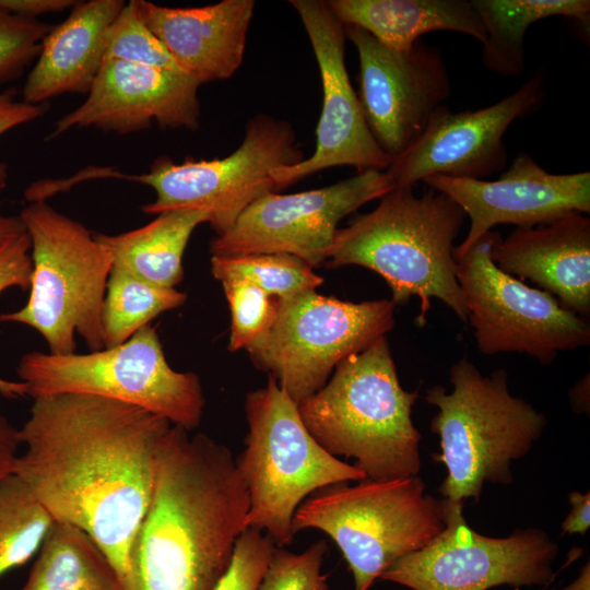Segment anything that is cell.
<instances>
[{
  "label": "cell",
  "mask_w": 590,
  "mask_h": 590,
  "mask_svg": "<svg viewBox=\"0 0 590 590\" xmlns=\"http://www.w3.org/2000/svg\"><path fill=\"white\" fill-rule=\"evenodd\" d=\"M173 428L137 405L70 393L33 399L20 429L25 450L14 473L55 520L96 542L125 588L130 547Z\"/></svg>",
  "instance_id": "1"
},
{
  "label": "cell",
  "mask_w": 590,
  "mask_h": 590,
  "mask_svg": "<svg viewBox=\"0 0 590 590\" xmlns=\"http://www.w3.org/2000/svg\"><path fill=\"white\" fill-rule=\"evenodd\" d=\"M248 510L231 450L174 425L130 547L127 590H214L247 529Z\"/></svg>",
  "instance_id": "2"
},
{
  "label": "cell",
  "mask_w": 590,
  "mask_h": 590,
  "mask_svg": "<svg viewBox=\"0 0 590 590\" xmlns=\"http://www.w3.org/2000/svg\"><path fill=\"white\" fill-rule=\"evenodd\" d=\"M465 214L448 196L429 188L394 187L371 212L337 231L328 268L359 266L378 273L391 290V302H420L417 327L426 323L432 299L438 298L462 321L468 309L453 257Z\"/></svg>",
  "instance_id": "3"
},
{
  "label": "cell",
  "mask_w": 590,
  "mask_h": 590,
  "mask_svg": "<svg viewBox=\"0 0 590 590\" xmlns=\"http://www.w3.org/2000/svg\"><path fill=\"white\" fill-rule=\"evenodd\" d=\"M418 391L400 385L389 343L377 339L340 362L332 377L298 404L300 418L330 455L355 459L369 480L416 476L421 434L412 421Z\"/></svg>",
  "instance_id": "4"
},
{
  "label": "cell",
  "mask_w": 590,
  "mask_h": 590,
  "mask_svg": "<svg viewBox=\"0 0 590 590\" xmlns=\"http://www.w3.org/2000/svg\"><path fill=\"white\" fill-rule=\"evenodd\" d=\"M450 392L434 386L425 394L438 409L432 430L440 438L441 453L435 459L447 469L439 493L455 502L477 500L485 482H512L511 462L542 436L546 417L510 393L503 368L484 376L462 357L450 368Z\"/></svg>",
  "instance_id": "5"
},
{
  "label": "cell",
  "mask_w": 590,
  "mask_h": 590,
  "mask_svg": "<svg viewBox=\"0 0 590 590\" xmlns=\"http://www.w3.org/2000/svg\"><path fill=\"white\" fill-rule=\"evenodd\" d=\"M19 216L31 240L30 296L21 309L1 314L0 322L35 329L50 354L75 353V334L91 352L103 350L102 310L113 269L107 248L46 201L30 202Z\"/></svg>",
  "instance_id": "6"
},
{
  "label": "cell",
  "mask_w": 590,
  "mask_h": 590,
  "mask_svg": "<svg viewBox=\"0 0 590 590\" xmlns=\"http://www.w3.org/2000/svg\"><path fill=\"white\" fill-rule=\"evenodd\" d=\"M246 447L235 460L246 486V527L266 531L279 546L294 539L293 516L305 498L366 475L324 450L304 425L298 405L269 376L245 400Z\"/></svg>",
  "instance_id": "7"
},
{
  "label": "cell",
  "mask_w": 590,
  "mask_h": 590,
  "mask_svg": "<svg viewBox=\"0 0 590 590\" xmlns=\"http://www.w3.org/2000/svg\"><path fill=\"white\" fill-rule=\"evenodd\" d=\"M444 526L441 499L426 494L417 475L323 487L298 506L292 520L294 535L312 528L334 541L355 590H369L394 562L426 546Z\"/></svg>",
  "instance_id": "8"
},
{
  "label": "cell",
  "mask_w": 590,
  "mask_h": 590,
  "mask_svg": "<svg viewBox=\"0 0 590 590\" xmlns=\"http://www.w3.org/2000/svg\"><path fill=\"white\" fill-rule=\"evenodd\" d=\"M16 371L33 399L104 397L148 410L188 432L200 424L205 404L198 375L169 366L150 324L119 345L87 354L26 353Z\"/></svg>",
  "instance_id": "9"
},
{
  "label": "cell",
  "mask_w": 590,
  "mask_h": 590,
  "mask_svg": "<svg viewBox=\"0 0 590 590\" xmlns=\"http://www.w3.org/2000/svg\"><path fill=\"white\" fill-rule=\"evenodd\" d=\"M394 307L390 299L353 303L300 292L279 299L273 324L247 351L298 405L340 362L392 330Z\"/></svg>",
  "instance_id": "10"
},
{
  "label": "cell",
  "mask_w": 590,
  "mask_h": 590,
  "mask_svg": "<svg viewBox=\"0 0 590 590\" xmlns=\"http://www.w3.org/2000/svg\"><path fill=\"white\" fill-rule=\"evenodd\" d=\"M303 160L291 123L260 114L249 120L241 144L224 158L174 163L161 157L146 174L131 176L107 170L106 177L125 178L154 189L156 198L143 205L145 213L208 211L209 224L221 235L252 202L279 191L272 176L275 169Z\"/></svg>",
  "instance_id": "11"
},
{
  "label": "cell",
  "mask_w": 590,
  "mask_h": 590,
  "mask_svg": "<svg viewBox=\"0 0 590 590\" xmlns=\"http://www.w3.org/2000/svg\"><path fill=\"white\" fill-rule=\"evenodd\" d=\"M500 237L489 231L455 257L468 320L484 355L522 353L541 364L559 352L590 344V324L547 292L528 286L496 267L492 249Z\"/></svg>",
  "instance_id": "12"
},
{
  "label": "cell",
  "mask_w": 590,
  "mask_h": 590,
  "mask_svg": "<svg viewBox=\"0 0 590 590\" xmlns=\"http://www.w3.org/2000/svg\"><path fill=\"white\" fill-rule=\"evenodd\" d=\"M442 531L405 555L379 579L412 590H487L499 586L547 587L554 579L557 544L541 529L505 538L477 533L463 516V502L441 499Z\"/></svg>",
  "instance_id": "13"
},
{
  "label": "cell",
  "mask_w": 590,
  "mask_h": 590,
  "mask_svg": "<svg viewBox=\"0 0 590 590\" xmlns=\"http://www.w3.org/2000/svg\"><path fill=\"white\" fill-rule=\"evenodd\" d=\"M393 188L385 170L366 169L323 188L269 192L212 239V257L286 253L314 269L327 260L340 221Z\"/></svg>",
  "instance_id": "14"
},
{
  "label": "cell",
  "mask_w": 590,
  "mask_h": 590,
  "mask_svg": "<svg viewBox=\"0 0 590 590\" xmlns=\"http://www.w3.org/2000/svg\"><path fill=\"white\" fill-rule=\"evenodd\" d=\"M344 30L358 56L357 96L365 120L382 151L396 158L421 137L450 96L447 64L438 47L421 39L410 50L398 51L357 26Z\"/></svg>",
  "instance_id": "15"
},
{
  "label": "cell",
  "mask_w": 590,
  "mask_h": 590,
  "mask_svg": "<svg viewBox=\"0 0 590 590\" xmlns=\"http://www.w3.org/2000/svg\"><path fill=\"white\" fill-rule=\"evenodd\" d=\"M544 76L538 71L487 107L457 113L438 107L421 137L385 170L394 187H413L435 175L484 179L503 170L508 156L503 137L514 121L541 108L546 95Z\"/></svg>",
  "instance_id": "16"
},
{
  "label": "cell",
  "mask_w": 590,
  "mask_h": 590,
  "mask_svg": "<svg viewBox=\"0 0 590 590\" xmlns=\"http://www.w3.org/2000/svg\"><path fill=\"white\" fill-rule=\"evenodd\" d=\"M308 35L318 63L322 108L316 128L314 153L272 174L278 189L335 166L386 170L391 163L373 137L345 66V30L320 0H292Z\"/></svg>",
  "instance_id": "17"
},
{
  "label": "cell",
  "mask_w": 590,
  "mask_h": 590,
  "mask_svg": "<svg viewBox=\"0 0 590 590\" xmlns=\"http://www.w3.org/2000/svg\"><path fill=\"white\" fill-rule=\"evenodd\" d=\"M423 181L453 200L470 220L453 257L464 253L496 225L534 227L570 213H590L589 172L551 174L526 152L496 180L435 175Z\"/></svg>",
  "instance_id": "18"
},
{
  "label": "cell",
  "mask_w": 590,
  "mask_h": 590,
  "mask_svg": "<svg viewBox=\"0 0 590 590\" xmlns=\"http://www.w3.org/2000/svg\"><path fill=\"white\" fill-rule=\"evenodd\" d=\"M200 85L182 72L104 60L85 101L56 122L51 137L78 128L126 134L153 122L163 129L194 130L200 119Z\"/></svg>",
  "instance_id": "19"
},
{
  "label": "cell",
  "mask_w": 590,
  "mask_h": 590,
  "mask_svg": "<svg viewBox=\"0 0 590 590\" xmlns=\"http://www.w3.org/2000/svg\"><path fill=\"white\" fill-rule=\"evenodd\" d=\"M492 259L503 272L530 280L559 304L588 319L590 315V219L570 213L534 227H517L502 236Z\"/></svg>",
  "instance_id": "20"
},
{
  "label": "cell",
  "mask_w": 590,
  "mask_h": 590,
  "mask_svg": "<svg viewBox=\"0 0 590 590\" xmlns=\"http://www.w3.org/2000/svg\"><path fill=\"white\" fill-rule=\"evenodd\" d=\"M137 1L144 22L180 70L200 84L226 80L241 66L253 0L188 8Z\"/></svg>",
  "instance_id": "21"
},
{
  "label": "cell",
  "mask_w": 590,
  "mask_h": 590,
  "mask_svg": "<svg viewBox=\"0 0 590 590\" xmlns=\"http://www.w3.org/2000/svg\"><path fill=\"white\" fill-rule=\"evenodd\" d=\"M125 3L76 1L66 20L44 38L22 99L40 105L62 94H87L104 61L107 31Z\"/></svg>",
  "instance_id": "22"
},
{
  "label": "cell",
  "mask_w": 590,
  "mask_h": 590,
  "mask_svg": "<svg viewBox=\"0 0 590 590\" xmlns=\"http://www.w3.org/2000/svg\"><path fill=\"white\" fill-rule=\"evenodd\" d=\"M343 25L357 26L388 48L408 51L424 34L450 31L486 39L471 0H329Z\"/></svg>",
  "instance_id": "23"
},
{
  "label": "cell",
  "mask_w": 590,
  "mask_h": 590,
  "mask_svg": "<svg viewBox=\"0 0 590 590\" xmlns=\"http://www.w3.org/2000/svg\"><path fill=\"white\" fill-rule=\"evenodd\" d=\"M201 209L157 214L146 225L118 235L95 234L107 248L113 268L155 286L175 288L182 280V256L193 231L209 223Z\"/></svg>",
  "instance_id": "24"
},
{
  "label": "cell",
  "mask_w": 590,
  "mask_h": 590,
  "mask_svg": "<svg viewBox=\"0 0 590 590\" xmlns=\"http://www.w3.org/2000/svg\"><path fill=\"white\" fill-rule=\"evenodd\" d=\"M21 590H126L116 568L81 528L54 520Z\"/></svg>",
  "instance_id": "25"
},
{
  "label": "cell",
  "mask_w": 590,
  "mask_h": 590,
  "mask_svg": "<svg viewBox=\"0 0 590 590\" xmlns=\"http://www.w3.org/2000/svg\"><path fill=\"white\" fill-rule=\"evenodd\" d=\"M486 33L481 60L503 76H519L526 68L524 36L539 20L566 16L586 24L589 0H471Z\"/></svg>",
  "instance_id": "26"
},
{
  "label": "cell",
  "mask_w": 590,
  "mask_h": 590,
  "mask_svg": "<svg viewBox=\"0 0 590 590\" xmlns=\"http://www.w3.org/2000/svg\"><path fill=\"white\" fill-rule=\"evenodd\" d=\"M186 299L184 292L155 286L113 268L102 310L104 346L126 342L155 317L181 306Z\"/></svg>",
  "instance_id": "27"
},
{
  "label": "cell",
  "mask_w": 590,
  "mask_h": 590,
  "mask_svg": "<svg viewBox=\"0 0 590 590\" xmlns=\"http://www.w3.org/2000/svg\"><path fill=\"white\" fill-rule=\"evenodd\" d=\"M54 520L20 476L0 480V577L39 550Z\"/></svg>",
  "instance_id": "28"
},
{
  "label": "cell",
  "mask_w": 590,
  "mask_h": 590,
  "mask_svg": "<svg viewBox=\"0 0 590 590\" xmlns=\"http://www.w3.org/2000/svg\"><path fill=\"white\" fill-rule=\"evenodd\" d=\"M211 271L219 281L245 279L279 299L316 290L323 282L305 261L286 253L212 257Z\"/></svg>",
  "instance_id": "29"
},
{
  "label": "cell",
  "mask_w": 590,
  "mask_h": 590,
  "mask_svg": "<svg viewBox=\"0 0 590 590\" xmlns=\"http://www.w3.org/2000/svg\"><path fill=\"white\" fill-rule=\"evenodd\" d=\"M104 60H119L182 72L144 22L137 0L125 3L109 26L105 37Z\"/></svg>",
  "instance_id": "30"
},
{
  "label": "cell",
  "mask_w": 590,
  "mask_h": 590,
  "mask_svg": "<svg viewBox=\"0 0 590 590\" xmlns=\"http://www.w3.org/2000/svg\"><path fill=\"white\" fill-rule=\"evenodd\" d=\"M220 282L232 316L228 349L231 351L248 350L273 324L279 298L270 296L245 279L226 278Z\"/></svg>",
  "instance_id": "31"
},
{
  "label": "cell",
  "mask_w": 590,
  "mask_h": 590,
  "mask_svg": "<svg viewBox=\"0 0 590 590\" xmlns=\"http://www.w3.org/2000/svg\"><path fill=\"white\" fill-rule=\"evenodd\" d=\"M327 550L323 540L298 554L275 547L258 590H331L321 573Z\"/></svg>",
  "instance_id": "32"
},
{
  "label": "cell",
  "mask_w": 590,
  "mask_h": 590,
  "mask_svg": "<svg viewBox=\"0 0 590 590\" xmlns=\"http://www.w3.org/2000/svg\"><path fill=\"white\" fill-rule=\"evenodd\" d=\"M52 25L0 9V85L21 78L36 60Z\"/></svg>",
  "instance_id": "33"
},
{
  "label": "cell",
  "mask_w": 590,
  "mask_h": 590,
  "mask_svg": "<svg viewBox=\"0 0 590 590\" xmlns=\"http://www.w3.org/2000/svg\"><path fill=\"white\" fill-rule=\"evenodd\" d=\"M253 528L237 539L228 570L214 590H258L275 548L274 542Z\"/></svg>",
  "instance_id": "34"
},
{
  "label": "cell",
  "mask_w": 590,
  "mask_h": 590,
  "mask_svg": "<svg viewBox=\"0 0 590 590\" xmlns=\"http://www.w3.org/2000/svg\"><path fill=\"white\" fill-rule=\"evenodd\" d=\"M32 270L31 240L25 231L0 241V294L10 287L28 290ZM0 394L7 399L24 398L27 386L21 380L0 378Z\"/></svg>",
  "instance_id": "35"
},
{
  "label": "cell",
  "mask_w": 590,
  "mask_h": 590,
  "mask_svg": "<svg viewBox=\"0 0 590 590\" xmlns=\"http://www.w3.org/2000/svg\"><path fill=\"white\" fill-rule=\"evenodd\" d=\"M47 108V104L34 105L17 99L16 90L13 87L0 92V137L11 129L40 118ZM7 179V165L0 162V191L5 188Z\"/></svg>",
  "instance_id": "36"
},
{
  "label": "cell",
  "mask_w": 590,
  "mask_h": 590,
  "mask_svg": "<svg viewBox=\"0 0 590 590\" xmlns=\"http://www.w3.org/2000/svg\"><path fill=\"white\" fill-rule=\"evenodd\" d=\"M73 0H0V9L20 17L38 20L45 14L71 9Z\"/></svg>",
  "instance_id": "37"
},
{
  "label": "cell",
  "mask_w": 590,
  "mask_h": 590,
  "mask_svg": "<svg viewBox=\"0 0 590 590\" xmlns=\"http://www.w3.org/2000/svg\"><path fill=\"white\" fill-rule=\"evenodd\" d=\"M20 445V429L0 414V480L14 473Z\"/></svg>",
  "instance_id": "38"
},
{
  "label": "cell",
  "mask_w": 590,
  "mask_h": 590,
  "mask_svg": "<svg viewBox=\"0 0 590 590\" xmlns=\"http://www.w3.org/2000/svg\"><path fill=\"white\" fill-rule=\"evenodd\" d=\"M568 500L571 509L562 523L563 533L585 534L590 527V494L571 492Z\"/></svg>",
  "instance_id": "39"
},
{
  "label": "cell",
  "mask_w": 590,
  "mask_h": 590,
  "mask_svg": "<svg viewBox=\"0 0 590 590\" xmlns=\"http://www.w3.org/2000/svg\"><path fill=\"white\" fill-rule=\"evenodd\" d=\"M570 403L575 412L585 413L589 410V374L570 389Z\"/></svg>",
  "instance_id": "40"
},
{
  "label": "cell",
  "mask_w": 590,
  "mask_h": 590,
  "mask_svg": "<svg viewBox=\"0 0 590 590\" xmlns=\"http://www.w3.org/2000/svg\"><path fill=\"white\" fill-rule=\"evenodd\" d=\"M24 231V225L19 215H4L0 211V241Z\"/></svg>",
  "instance_id": "41"
},
{
  "label": "cell",
  "mask_w": 590,
  "mask_h": 590,
  "mask_svg": "<svg viewBox=\"0 0 590 590\" xmlns=\"http://www.w3.org/2000/svg\"><path fill=\"white\" fill-rule=\"evenodd\" d=\"M559 590H590V566L589 562L581 568L578 577Z\"/></svg>",
  "instance_id": "42"
},
{
  "label": "cell",
  "mask_w": 590,
  "mask_h": 590,
  "mask_svg": "<svg viewBox=\"0 0 590 590\" xmlns=\"http://www.w3.org/2000/svg\"><path fill=\"white\" fill-rule=\"evenodd\" d=\"M542 590H546V587H544Z\"/></svg>",
  "instance_id": "43"
}]
</instances>
